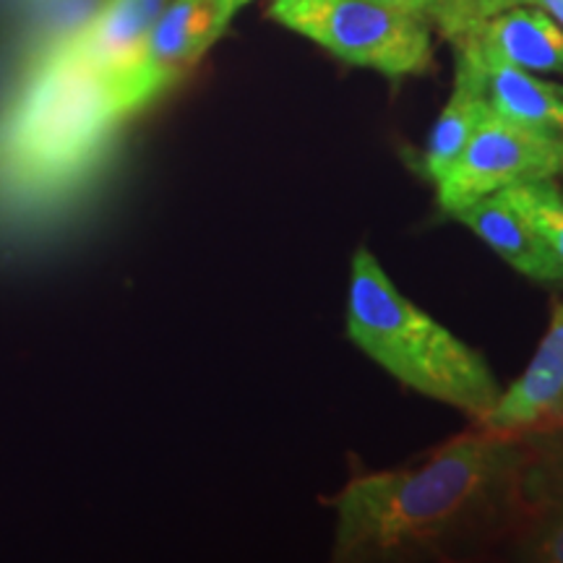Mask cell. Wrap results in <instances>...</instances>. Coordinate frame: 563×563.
I'll list each match as a JSON object with an SVG mask.
<instances>
[{
    "mask_svg": "<svg viewBox=\"0 0 563 563\" xmlns=\"http://www.w3.org/2000/svg\"><path fill=\"white\" fill-rule=\"evenodd\" d=\"M454 47L481 70L485 97L496 115L530 129L563 133V97L555 91V84L534 79L530 70L485 53L473 40L454 42Z\"/></svg>",
    "mask_w": 563,
    "mask_h": 563,
    "instance_id": "obj_11",
    "label": "cell"
},
{
    "mask_svg": "<svg viewBox=\"0 0 563 563\" xmlns=\"http://www.w3.org/2000/svg\"><path fill=\"white\" fill-rule=\"evenodd\" d=\"M228 3H230V9L238 13V11H241V9H243V5H245V3H251V0H228Z\"/></svg>",
    "mask_w": 563,
    "mask_h": 563,
    "instance_id": "obj_17",
    "label": "cell"
},
{
    "mask_svg": "<svg viewBox=\"0 0 563 563\" xmlns=\"http://www.w3.org/2000/svg\"><path fill=\"white\" fill-rule=\"evenodd\" d=\"M452 217L467 224L511 269L534 282H563L559 256L540 238V232L504 199V194H490L473 203H464L452 211Z\"/></svg>",
    "mask_w": 563,
    "mask_h": 563,
    "instance_id": "obj_10",
    "label": "cell"
},
{
    "mask_svg": "<svg viewBox=\"0 0 563 563\" xmlns=\"http://www.w3.org/2000/svg\"><path fill=\"white\" fill-rule=\"evenodd\" d=\"M563 397V302L555 306L548 332L522 376L501 391L493 410L477 420L488 431L522 435L548 418Z\"/></svg>",
    "mask_w": 563,
    "mask_h": 563,
    "instance_id": "obj_9",
    "label": "cell"
},
{
    "mask_svg": "<svg viewBox=\"0 0 563 563\" xmlns=\"http://www.w3.org/2000/svg\"><path fill=\"white\" fill-rule=\"evenodd\" d=\"M522 439L473 422L412 467L355 475L332 498V559L470 561L504 555Z\"/></svg>",
    "mask_w": 563,
    "mask_h": 563,
    "instance_id": "obj_1",
    "label": "cell"
},
{
    "mask_svg": "<svg viewBox=\"0 0 563 563\" xmlns=\"http://www.w3.org/2000/svg\"><path fill=\"white\" fill-rule=\"evenodd\" d=\"M490 102L485 97V87L481 79V70L462 51H456V79L452 97H449L446 108L441 110L439 121H435L431 139L426 146V175L433 183H439L443 175L454 167L460 154L473 139L485 118L490 115Z\"/></svg>",
    "mask_w": 563,
    "mask_h": 563,
    "instance_id": "obj_13",
    "label": "cell"
},
{
    "mask_svg": "<svg viewBox=\"0 0 563 563\" xmlns=\"http://www.w3.org/2000/svg\"><path fill=\"white\" fill-rule=\"evenodd\" d=\"M538 431H563V397L555 402L553 410L548 412V418L530 433H538Z\"/></svg>",
    "mask_w": 563,
    "mask_h": 563,
    "instance_id": "obj_16",
    "label": "cell"
},
{
    "mask_svg": "<svg viewBox=\"0 0 563 563\" xmlns=\"http://www.w3.org/2000/svg\"><path fill=\"white\" fill-rule=\"evenodd\" d=\"M123 118L108 76L45 53L0 115V199H63L95 170Z\"/></svg>",
    "mask_w": 563,
    "mask_h": 563,
    "instance_id": "obj_2",
    "label": "cell"
},
{
    "mask_svg": "<svg viewBox=\"0 0 563 563\" xmlns=\"http://www.w3.org/2000/svg\"><path fill=\"white\" fill-rule=\"evenodd\" d=\"M555 91H559V95L563 97V87H561V84H555Z\"/></svg>",
    "mask_w": 563,
    "mask_h": 563,
    "instance_id": "obj_18",
    "label": "cell"
},
{
    "mask_svg": "<svg viewBox=\"0 0 563 563\" xmlns=\"http://www.w3.org/2000/svg\"><path fill=\"white\" fill-rule=\"evenodd\" d=\"M269 16L334 58L389 79L433 66L431 24L384 0H272Z\"/></svg>",
    "mask_w": 563,
    "mask_h": 563,
    "instance_id": "obj_4",
    "label": "cell"
},
{
    "mask_svg": "<svg viewBox=\"0 0 563 563\" xmlns=\"http://www.w3.org/2000/svg\"><path fill=\"white\" fill-rule=\"evenodd\" d=\"M561 175L563 133L530 129L490 112L435 188L441 209L452 214L464 203L504 188L532 180H555Z\"/></svg>",
    "mask_w": 563,
    "mask_h": 563,
    "instance_id": "obj_5",
    "label": "cell"
},
{
    "mask_svg": "<svg viewBox=\"0 0 563 563\" xmlns=\"http://www.w3.org/2000/svg\"><path fill=\"white\" fill-rule=\"evenodd\" d=\"M347 336L407 389L426 394L477 422L501 397V384L481 352L415 306L371 249L352 253Z\"/></svg>",
    "mask_w": 563,
    "mask_h": 563,
    "instance_id": "obj_3",
    "label": "cell"
},
{
    "mask_svg": "<svg viewBox=\"0 0 563 563\" xmlns=\"http://www.w3.org/2000/svg\"><path fill=\"white\" fill-rule=\"evenodd\" d=\"M517 511L501 559L563 563V431L522 433Z\"/></svg>",
    "mask_w": 563,
    "mask_h": 563,
    "instance_id": "obj_7",
    "label": "cell"
},
{
    "mask_svg": "<svg viewBox=\"0 0 563 563\" xmlns=\"http://www.w3.org/2000/svg\"><path fill=\"white\" fill-rule=\"evenodd\" d=\"M384 3L426 19L428 24L439 26L443 37L452 42L467 37L483 19L490 16L485 0H384Z\"/></svg>",
    "mask_w": 563,
    "mask_h": 563,
    "instance_id": "obj_15",
    "label": "cell"
},
{
    "mask_svg": "<svg viewBox=\"0 0 563 563\" xmlns=\"http://www.w3.org/2000/svg\"><path fill=\"white\" fill-rule=\"evenodd\" d=\"M235 11L228 0H170L123 74L110 76L123 115L146 108L191 70L222 37Z\"/></svg>",
    "mask_w": 563,
    "mask_h": 563,
    "instance_id": "obj_6",
    "label": "cell"
},
{
    "mask_svg": "<svg viewBox=\"0 0 563 563\" xmlns=\"http://www.w3.org/2000/svg\"><path fill=\"white\" fill-rule=\"evenodd\" d=\"M504 199L511 203L563 264V191L553 180H532L504 188Z\"/></svg>",
    "mask_w": 563,
    "mask_h": 563,
    "instance_id": "obj_14",
    "label": "cell"
},
{
    "mask_svg": "<svg viewBox=\"0 0 563 563\" xmlns=\"http://www.w3.org/2000/svg\"><path fill=\"white\" fill-rule=\"evenodd\" d=\"M167 3L170 0H104L79 32L60 40L51 53L108 79L123 74Z\"/></svg>",
    "mask_w": 563,
    "mask_h": 563,
    "instance_id": "obj_8",
    "label": "cell"
},
{
    "mask_svg": "<svg viewBox=\"0 0 563 563\" xmlns=\"http://www.w3.org/2000/svg\"><path fill=\"white\" fill-rule=\"evenodd\" d=\"M522 70L563 74V26L534 5H511L483 19L467 37Z\"/></svg>",
    "mask_w": 563,
    "mask_h": 563,
    "instance_id": "obj_12",
    "label": "cell"
}]
</instances>
